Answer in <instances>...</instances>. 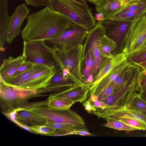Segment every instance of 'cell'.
Listing matches in <instances>:
<instances>
[{"mask_svg": "<svg viewBox=\"0 0 146 146\" xmlns=\"http://www.w3.org/2000/svg\"><path fill=\"white\" fill-rule=\"evenodd\" d=\"M145 46H146V45H145Z\"/></svg>", "mask_w": 146, "mask_h": 146, "instance_id": "cell-49", "label": "cell"}, {"mask_svg": "<svg viewBox=\"0 0 146 146\" xmlns=\"http://www.w3.org/2000/svg\"><path fill=\"white\" fill-rule=\"evenodd\" d=\"M143 113L146 115V111H141Z\"/></svg>", "mask_w": 146, "mask_h": 146, "instance_id": "cell-46", "label": "cell"}, {"mask_svg": "<svg viewBox=\"0 0 146 146\" xmlns=\"http://www.w3.org/2000/svg\"><path fill=\"white\" fill-rule=\"evenodd\" d=\"M35 64L32 62L26 60L21 65L11 77H16L25 72L31 68Z\"/></svg>", "mask_w": 146, "mask_h": 146, "instance_id": "cell-37", "label": "cell"}, {"mask_svg": "<svg viewBox=\"0 0 146 146\" xmlns=\"http://www.w3.org/2000/svg\"><path fill=\"white\" fill-rule=\"evenodd\" d=\"M106 122L104 126L114 129L127 131H132L139 130L138 129L120 121L116 120L106 119Z\"/></svg>", "mask_w": 146, "mask_h": 146, "instance_id": "cell-27", "label": "cell"}, {"mask_svg": "<svg viewBox=\"0 0 146 146\" xmlns=\"http://www.w3.org/2000/svg\"><path fill=\"white\" fill-rule=\"evenodd\" d=\"M137 65L139 66L141 70H146V61Z\"/></svg>", "mask_w": 146, "mask_h": 146, "instance_id": "cell-42", "label": "cell"}, {"mask_svg": "<svg viewBox=\"0 0 146 146\" xmlns=\"http://www.w3.org/2000/svg\"><path fill=\"white\" fill-rule=\"evenodd\" d=\"M128 105L141 111H146V101L141 97L139 92L135 93L129 101Z\"/></svg>", "mask_w": 146, "mask_h": 146, "instance_id": "cell-30", "label": "cell"}, {"mask_svg": "<svg viewBox=\"0 0 146 146\" xmlns=\"http://www.w3.org/2000/svg\"><path fill=\"white\" fill-rule=\"evenodd\" d=\"M88 31L82 26L73 23L58 36L46 41L53 45L54 49L65 50L83 45Z\"/></svg>", "mask_w": 146, "mask_h": 146, "instance_id": "cell-9", "label": "cell"}, {"mask_svg": "<svg viewBox=\"0 0 146 146\" xmlns=\"http://www.w3.org/2000/svg\"><path fill=\"white\" fill-rule=\"evenodd\" d=\"M47 105L49 107L55 109H63L70 108L75 102L66 98H57L48 100Z\"/></svg>", "mask_w": 146, "mask_h": 146, "instance_id": "cell-28", "label": "cell"}, {"mask_svg": "<svg viewBox=\"0 0 146 146\" xmlns=\"http://www.w3.org/2000/svg\"><path fill=\"white\" fill-rule=\"evenodd\" d=\"M83 105L86 111L90 113L94 114L95 111V109L94 106L91 104L90 100L84 102Z\"/></svg>", "mask_w": 146, "mask_h": 146, "instance_id": "cell-41", "label": "cell"}, {"mask_svg": "<svg viewBox=\"0 0 146 146\" xmlns=\"http://www.w3.org/2000/svg\"><path fill=\"white\" fill-rule=\"evenodd\" d=\"M130 63L127 59L120 65L108 73L96 83L89 86V99L91 102L98 101L99 95L121 74Z\"/></svg>", "mask_w": 146, "mask_h": 146, "instance_id": "cell-14", "label": "cell"}, {"mask_svg": "<svg viewBox=\"0 0 146 146\" xmlns=\"http://www.w3.org/2000/svg\"><path fill=\"white\" fill-rule=\"evenodd\" d=\"M89 2L96 4V3L100 0H86Z\"/></svg>", "mask_w": 146, "mask_h": 146, "instance_id": "cell-44", "label": "cell"}, {"mask_svg": "<svg viewBox=\"0 0 146 146\" xmlns=\"http://www.w3.org/2000/svg\"><path fill=\"white\" fill-rule=\"evenodd\" d=\"M90 102L95 109L94 114L97 116L99 118L105 119L123 108L108 105L103 102L100 101Z\"/></svg>", "mask_w": 146, "mask_h": 146, "instance_id": "cell-24", "label": "cell"}, {"mask_svg": "<svg viewBox=\"0 0 146 146\" xmlns=\"http://www.w3.org/2000/svg\"><path fill=\"white\" fill-rule=\"evenodd\" d=\"M141 97L146 101V91L140 95Z\"/></svg>", "mask_w": 146, "mask_h": 146, "instance_id": "cell-43", "label": "cell"}, {"mask_svg": "<svg viewBox=\"0 0 146 146\" xmlns=\"http://www.w3.org/2000/svg\"><path fill=\"white\" fill-rule=\"evenodd\" d=\"M127 59L132 64L137 65L146 61V46L127 56Z\"/></svg>", "mask_w": 146, "mask_h": 146, "instance_id": "cell-31", "label": "cell"}, {"mask_svg": "<svg viewBox=\"0 0 146 146\" xmlns=\"http://www.w3.org/2000/svg\"><path fill=\"white\" fill-rule=\"evenodd\" d=\"M117 44L112 39L104 35L102 38L100 44V50L104 58L110 59L113 57L112 53L116 49Z\"/></svg>", "mask_w": 146, "mask_h": 146, "instance_id": "cell-25", "label": "cell"}, {"mask_svg": "<svg viewBox=\"0 0 146 146\" xmlns=\"http://www.w3.org/2000/svg\"><path fill=\"white\" fill-rule=\"evenodd\" d=\"M127 59V56L123 52L113 55V57L108 60L101 69L89 86L99 81L108 73Z\"/></svg>", "mask_w": 146, "mask_h": 146, "instance_id": "cell-18", "label": "cell"}, {"mask_svg": "<svg viewBox=\"0 0 146 146\" xmlns=\"http://www.w3.org/2000/svg\"><path fill=\"white\" fill-rule=\"evenodd\" d=\"M103 27L105 35L117 44L116 49L112 53L113 55L120 52L123 46L126 35L131 21H124L110 18H104L98 21Z\"/></svg>", "mask_w": 146, "mask_h": 146, "instance_id": "cell-10", "label": "cell"}, {"mask_svg": "<svg viewBox=\"0 0 146 146\" xmlns=\"http://www.w3.org/2000/svg\"><path fill=\"white\" fill-rule=\"evenodd\" d=\"M72 135H79L82 136H92L94 135L90 133L86 128H76L71 131Z\"/></svg>", "mask_w": 146, "mask_h": 146, "instance_id": "cell-40", "label": "cell"}, {"mask_svg": "<svg viewBox=\"0 0 146 146\" xmlns=\"http://www.w3.org/2000/svg\"><path fill=\"white\" fill-rule=\"evenodd\" d=\"M138 92H139V80L112 93L104 102L108 105L122 108L127 105L132 97Z\"/></svg>", "mask_w": 146, "mask_h": 146, "instance_id": "cell-15", "label": "cell"}, {"mask_svg": "<svg viewBox=\"0 0 146 146\" xmlns=\"http://www.w3.org/2000/svg\"><path fill=\"white\" fill-rule=\"evenodd\" d=\"M0 100L3 114L12 112L22 108L31 98L34 92L23 90L7 85L2 81L0 84Z\"/></svg>", "mask_w": 146, "mask_h": 146, "instance_id": "cell-8", "label": "cell"}, {"mask_svg": "<svg viewBox=\"0 0 146 146\" xmlns=\"http://www.w3.org/2000/svg\"><path fill=\"white\" fill-rule=\"evenodd\" d=\"M30 9L24 3L17 6L13 14L9 17L7 28L6 42L11 44L14 38L19 35L22 24L27 18Z\"/></svg>", "mask_w": 146, "mask_h": 146, "instance_id": "cell-13", "label": "cell"}, {"mask_svg": "<svg viewBox=\"0 0 146 146\" xmlns=\"http://www.w3.org/2000/svg\"><path fill=\"white\" fill-rule=\"evenodd\" d=\"M21 31L23 41L46 40L55 38L73 23L68 17L46 7L29 15Z\"/></svg>", "mask_w": 146, "mask_h": 146, "instance_id": "cell-1", "label": "cell"}, {"mask_svg": "<svg viewBox=\"0 0 146 146\" xmlns=\"http://www.w3.org/2000/svg\"><path fill=\"white\" fill-rule=\"evenodd\" d=\"M94 65V60L92 50H89L82 60V74L83 83L90 86L91 84L90 76Z\"/></svg>", "mask_w": 146, "mask_h": 146, "instance_id": "cell-23", "label": "cell"}, {"mask_svg": "<svg viewBox=\"0 0 146 146\" xmlns=\"http://www.w3.org/2000/svg\"><path fill=\"white\" fill-rule=\"evenodd\" d=\"M46 125L54 128L56 131L64 132H70L77 128L72 125L64 123H51Z\"/></svg>", "mask_w": 146, "mask_h": 146, "instance_id": "cell-35", "label": "cell"}, {"mask_svg": "<svg viewBox=\"0 0 146 146\" xmlns=\"http://www.w3.org/2000/svg\"><path fill=\"white\" fill-rule=\"evenodd\" d=\"M127 0L129 1H134L133 0Z\"/></svg>", "mask_w": 146, "mask_h": 146, "instance_id": "cell-47", "label": "cell"}, {"mask_svg": "<svg viewBox=\"0 0 146 146\" xmlns=\"http://www.w3.org/2000/svg\"><path fill=\"white\" fill-rule=\"evenodd\" d=\"M53 48L46 44L44 41H23V55L26 61L49 67H55L52 56Z\"/></svg>", "mask_w": 146, "mask_h": 146, "instance_id": "cell-7", "label": "cell"}, {"mask_svg": "<svg viewBox=\"0 0 146 146\" xmlns=\"http://www.w3.org/2000/svg\"><path fill=\"white\" fill-rule=\"evenodd\" d=\"M56 71L55 67L48 68L34 74L15 87L34 93L47 86Z\"/></svg>", "mask_w": 146, "mask_h": 146, "instance_id": "cell-12", "label": "cell"}, {"mask_svg": "<svg viewBox=\"0 0 146 146\" xmlns=\"http://www.w3.org/2000/svg\"><path fill=\"white\" fill-rule=\"evenodd\" d=\"M146 11L131 21L126 35L122 52L125 53L127 56L146 47Z\"/></svg>", "mask_w": 146, "mask_h": 146, "instance_id": "cell-5", "label": "cell"}, {"mask_svg": "<svg viewBox=\"0 0 146 146\" xmlns=\"http://www.w3.org/2000/svg\"><path fill=\"white\" fill-rule=\"evenodd\" d=\"M145 8L146 9V6H145ZM145 17H146V12L145 13Z\"/></svg>", "mask_w": 146, "mask_h": 146, "instance_id": "cell-48", "label": "cell"}, {"mask_svg": "<svg viewBox=\"0 0 146 146\" xmlns=\"http://www.w3.org/2000/svg\"><path fill=\"white\" fill-rule=\"evenodd\" d=\"M139 85L140 95L146 91V70H141L139 77Z\"/></svg>", "mask_w": 146, "mask_h": 146, "instance_id": "cell-38", "label": "cell"}, {"mask_svg": "<svg viewBox=\"0 0 146 146\" xmlns=\"http://www.w3.org/2000/svg\"><path fill=\"white\" fill-rule=\"evenodd\" d=\"M114 86V81L111 83L98 96V101L104 102L113 91Z\"/></svg>", "mask_w": 146, "mask_h": 146, "instance_id": "cell-36", "label": "cell"}, {"mask_svg": "<svg viewBox=\"0 0 146 146\" xmlns=\"http://www.w3.org/2000/svg\"><path fill=\"white\" fill-rule=\"evenodd\" d=\"M134 1H145L146 2V0H133Z\"/></svg>", "mask_w": 146, "mask_h": 146, "instance_id": "cell-45", "label": "cell"}, {"mask_svg": "<svg viewBox=\"0 0 146 146\" xmlns=\"http://www.w3.org/2000/svg\"><path fill=\"white\" fill-rule=\"evenodd\" d=\"M146 4V2L145 1H133L124 6L110 16H116L134 11Z\"/></svg>", "mask_w": 146, "mask_h": 146, "instance_id": "cell-33", "label": "cell"}, {"mask_svg": "<svg viewBox=\"0 0 146 146\" xmlns=\"http://www.w3.org/2000/svg\"><path fill=\"white\" fill-rule=\"evenodd\" d=\"M48 101L27 103L23 108L44 117L47 124L64 123L72 125L77 128H86L84 120L76 112L70 108L58 109L51 108L47 105Z\"/></svg>", "mask_w": 146, "mask_h": 146, "instance_id": "cell-3", "label": "cell"}, {"mask_svg": "<svg viewBox=\"0 0 146 146\" xmlns=\"http://www.w3.org/2000/svg\"><path fill=\"white\" fill-rule=\"evenodd\" d=\"M107 119L120 121L139 130H146V124L145 122L131 117L120 110L105 119Z\"/></svg>", "mask_w": 146, "mask_h": 146, "instance_id": "cell-22", "label": "cell"}, {"mask_svg": "<svg viewBox=\"0 0 146 146\" xmlns=\"http://www.w3.org/2000/svg\"><path fill=\"white\" fill-rule=\"evenodd\" d=\"M10 16L8 13L7 0H0V50H3L6 42L8 24Z\"/></svg>", "mask_w": 146, "mask_h": 146, "instance_id": "cell-20", "label": "cell"}, {"mask_svg": "<svg viewBox=\"0 0 146 146\" xmlns=\"http://www.w3.org/2000/svg\"><path fill=\"white\" fill-rule=\"evenodd\" d=\"M26 4L33 6L38 7L42 6L48 7V0H23Z\"/></svg>", "mask_w": 146, "mask_h": 146, "instance_id": "cell-39", "label": "cell"}, {"mask_svg": "<svg viewBox=\"0 0 146 146\" xmlns=\"http://www.w3.org/2000/svg\"><path fill=\"white\" fill-rule=\"evenodd\" d=\"M53 48L52 56L57 65L65 70L76 83L84 84L82 74L83 45L65 50Z\"/></svg>", "mask_w": 146, "mask_h": 146, "instance_id": "cell-4", "label": "cell"}, {"mask_svg": "<svg viewBox=\"0 0 146 146\" xmlns=\"http://www.w3.org/2000/svg\"><path fill=\"white\" fill-rule=\"evenodd\" d=\"M49 67L42 64H35L31 68L18 76L0 81L7 85L16 87L34 74Z\"/></svg>", "mask_w": 146, "mask_h": 146, "instance_id": "cell-21", "label": "cell"}, {"mask_svg": "<svg viewBox=\"0 0 146 146\" xmlns=\"http://www.w3.org/2000/svg\"><path fill=\"white\" fill-rule=\"evenodd\" d=\"M145 6L146 5L134 11L116 16H111L108 18L124 21H132L135 18L146 10Z\"/></svg>", "mask_w": 146, "mask_h": 146, "instance_id": "cell-29", "label": "cell"}, {"mask_svg": "<svg viewBox=\"0 0 146 146\" xmlns=\"http://www.w3.org/2000/svg\"><path fill=\"white\" fill-rule=\"evenodd\" d=\"M120 110L124 112L130 116L142 121L146 124V115L141 111L134 109L127 104L123 107Z\"/></svg>", "mask_w": 146, "mask_h": 146, "instance_id": "cell-32", "label": "cell"}, {"mask_svg": "<svg viewBox=\"0 0 146 146\" xmlns=\"http://www.w3.org/2000/svg\"><path fill=\"white\" fill-rule=\"evenodd\" d=\"M75 84H77L59 68L56 69V72L50 80L49 85Z\"/></svg>", "mask_w": 146, "mask_h": 146, "instance_id": "cell-26", "label": "cell"}, {"mask_svg": "<svg viewBox=\"0 0 146 146\" xmlns=\"http://www.w3.org/2000/svg\"><path fill=\"white\" fill-rule=\"evenodd\" d=\"M86 0H48V7L66 16L73 23L88 31L96 24L91 8Z\"/></svg>", "mask_w": 146, "mask_h": 146, "instance_id": "cell-2", "label": "cell"}, {"mask_svg": "<svg viewBox=\"0 0 146 146\" xmlns=\"http://www.w3.org/2000/svg\"><path fill=\"white\" fill-rule=\"evenodd\" d=\"M104 35V29L100 21H98L94 27L88 31L83 44L82 60L89 50H92L94 55V65L90 78L92 83L101 69L110 59L104 57L100 50V42Z\"/></svg>", "mask_w": 146, "mask_h": 146, "instance_id": "cell-6", "label": "cell"}, {"mask_svg": "<svg viewBox=\"0 0 146 146\" xmlns=\"http://www.w3.org/2000/svg\"><path fill=\"white\" fill-rule=\"evenodd\" d=\"M89 86L84 84L79 85L64 92L54 93L50 95L47 100L57 98H64L70 100L75 103L84 102L87 99Z\"/></svg>", "mask_w": 146, "mask_h": 146, "instance_id": "cell-16", "label": "cell"}, {"mask_svg": "<svg viewBox=\"0 0 146 146\" xmlns=\"http://www.w3.org/2000/svg\"><path fill=\"white\" fill-rule=\"evenodd\" d=\"M20 127L32 132L30 127L38 125H46V118L36 113L18 108L9 113L3 114Z\"/></svg>", "mask_w": 146, "mask_h": 146, "instance_id": "cell-11", "label": "cell"}, {"mask_svg": "<svg viewBox=\"0 0 146 146\" xmlns=\"http://www.w3.org/2000/svg\"><path fill=\"white\" fill-rule=\"evenodd\" d=\"M32 132L51 136L54 132L55 129L46 125H38L30 127Z\"/></svg>", "mask_w": 146, "mask_h": 146, "instance_id": "cell-34", "label": "cell"}, {"mask_svg": "<svg viewBox=\"0 0 146 146\" xmlns=\"http://www.w3.org/2000/svg\"><path fill=\"white\" fill-rule=\"evenodd\" d=\"M25 61L22 54L15 58L10 56L4 60L0 68V80L11 77Z\"/></svg>", "mask_w": 146, "mask_h": 146, "instance_id": "cell-19", "label": "cell"}, {"mask_svg": "<svg viewBox=\"0 0 146 146\" xmlns=\"http://www.w3.org/2000/svg\"><path fill=\"white\" fill-rule=\"evenodd\" d=\"M133 2L127 0H100L95 4V9L104 18H107L124 6Z\"/></svg>", "mask_w": 146, "mask_h": 146, "instance_id": "cell-17", "label": "cell"}]
</instances>
